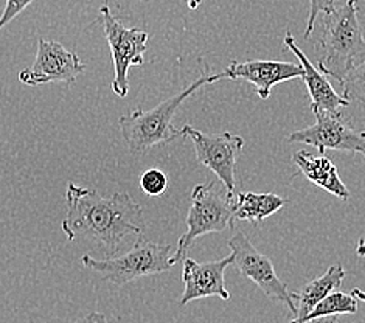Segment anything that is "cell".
<instances>
[{"label": "cell", "instance_id": "cell-1", "mask_svg": "<svg viewBox=\"0 0 365 323\" xmlns=\"http://www.w3.org/2000/svg\"><path fill=\"white\" fill-rule=\"evenodd\" d=\"M66 210L61 229L67 240L103 242L112 257L121 241L140 237L145 229L142 207L128 193L103 198L95 190L71 182L66 191Z\"/></svg>", "mask_w": 365, "mask_h": 323}, {"label": "cell", "instance_id": "cell-2", "mask_svg": "<svg viewBox=\"0 0 365 323\" xmlns=\"http://www.w3.org/2000/svg\"><path fill=\"white\" fill-rule=\"evenodd\" d=\"M204 73L195 83L187 86L184 91L176 93L175 97L162 101L158 106L150 111L137 109L121 116L120 133L125 143L134 154H146L154 146L165 145L182 137L180 130L173 126V117L176 116L178 109L182 106L188 97H191L197 89L205 84L221 81V76L208 73L207 66H204Z\"/></svg>", "mask_w": 365, "mask_h": 323}, {"label": "cell", "instance_id": "cell-3", "mask_svg": "<svg viewBox=\"0 0 365 323\" xmlns=\"http://www.w3.org/2000/svg\"><path fill=\"white\" fill-rule=\"evenodd\" d=\"M319 46L322 55L317 68L342 84L346 73L365 61V39L358 17V0H346L334 13L325 14Z\"/></svg>", "mask_w": 365, "mask_h": 323}, {"label": "cell", "instance_id": "cell-4", "mask_svg": "<svg viewBox=\"0 0 365 323\" xmlns=\"http://www.w3.org/2000/svg\"><path fill=\"white\" fill-rule=\"evenodd\" d=\"M235 196L216 188L213 182L199 183L191 191V205L187 216V232L178 241L171 265L187 258L193 242L208 233H220L233 222Z\"/></svg>", "mask_w": 365, "mask_h": 323}, {"label": "cell", "instance_id": "cell-5", "mask_svg": "<svg viewBox=\"0 0 365 323\" xmlns=\"http://www.w3.org/2000/svg\"><path fill=\"white\" fill-rule=\"evenodd\" d=\"M171 244H155L137 237L134 247L125 255L110 257L104 260H95L91 255H83L81 263L84 267L98 274L104 282L125 286L137 278L146 275L167 272L171 265Z\"/></svg>", "mask_w": 365, "mask_h": 323}, {"label": "cell", "instance_id": "cell-6", "mask_svg": "<svg viewBox=\"0 0 365 323\" xmlns=\"http://www.w3.org/2000/svg\"><path fill=\"white\" fill-rule=\"evenodd\" d=\"M100 19L103 24L104 38H106L115 76L110 83V89L118 97L125 98L129 93L128 72L131 66H143V55L148 50V33L138 29H128L112 14L108 5L100 8Z\"/></svg>", "mask_w": 365, "mask_h": 323}, {"label": "cell", "instance_id": "cell-7", "mask_svg": "<svg viewBox=\"0 0 365 323\" xmlns=\"http://www.w3.org/2000/svg\"><path fill=\"white\" fill-rule=\"evenodd\" d=\"M182 137L190 138L193 142L197 162L212 170L218 179L222 182L225 191L230 196H235V168L237 160L245 148L242 137L230 133L224 134H205L185 125L180 129Z\"/></svg>", "mask_w": 365, "mask_h": 323}, {"label": "cell", "instance_id": "cell-8", "mask_svg": "<svg viewBox=\"0 0 365 323\" xmlns=\"http://www.w3.org/2000/svg\"><path fill=\"white\" fill-rule=\"evenodd\" d=\"M229 247L235 257L233 265L238 267L240 272L254 282L269 299L288 304L295 317L297 314L295 294L289 292L286 284L278 278L271 258L259 253L241 232H237L229 240Z\"/></svg>", "mask_w": 365, "mask_h": 323}, {"label": "cell", "instance_id": "cell-9", "mask_svg": "<svg viewBox=\"0 0 365 323\" xmlns=\"http://www.w3.org/2000/svg\"><path fill=\"white\" fill-rule=\"evenodd\" d=\"M84 71L86 66L73 51L64 48L56 41L39 38L36 59L31 67L19 72V80L31 87L50 83L72 86Z\"/></svg>", "mask_w": 365, "mask_h": 323}, {"label": "cell", "instance_id": "cell-10", "mask_svg": "<svg viewBox=\"0 0 365 323\" xmlns=\"http://www.w3.org/2000/svg\"><path fill=\"white\" fill-rule=\"evenodd\" d=\"M289 143L314 146L320 154L325 150L361 154L365 159V133L354 130L342 120V116L317 113L316 123L288 135Z\"/></svg>", "mask_w": 365, "mask_h": 323}, {"label": "cell", "instance_id": "cell-11", "mask_svg": "<svg viewBox=\"0 0 365 323\" xmlns=\"http://www.w3.org/2000/svg\"><path fill=\"white\" fill-rule=\"evenodd\" d=\"M233 253L220 261L210 263H197V261L185 258L182 263V282L184 292L180 297V307H185L190 302L205 299V297H220L221 300H229L230 292L225 287V269L233 265Z\"/></svg>", "mask_w": 365, "mask_h": 323}, {"label": "cell", "instance_id": "cell-12", "mask_svg": "<svg viewBox=\"0 0 365 323\" xmlns=\"http://www.w3.org/2000/svg\"><path fill=\"white\" fill-rule=\"evenodd\" d=\"M221 80H245L255 87L257 95L262 100L271 97L274 86L295 80L303 76L300 64L282 63V61H246L232 64L220 73Z\"/></svg>", "mask_w": 365, "mask_h": 323}, {"label": "cell", "instance_id": "cell-13", "mask_svg": "<svg viewBox=\"0 0 365 323\" xmlns=\"http://www.w3.org/2000/svg\"><path fill=\"white\" fill-rule=\"evenodd\" d=\"M284 46L297 56L299 63L303 68V81L307 84V89L311 97V111L314 116L317 113H329V116H342L341 109L346 108L350 101L344 95L341 97L334 89L331 83L328 81L325 73H322L319 68L311 63L309 58L303 53V50L294 41L291 31L284 34Z\"/></svg>", "mask_w": 365, "mask_h": 323}, {"label": "cell", "instance_id": "cell-14", "mask_svg": "<svg viewBox=\"0 0 365 323\" xmlns=\"http://www.w3.org/2000/svg\"><path fill=\"white\" fill-rule=\"evenodd\" d=\"M294 163L297 165L299 171L317 187L324 188L333 196L346 200L350 198V190L339 176L337 167L329 157L324 154H311L308 151H297L292 155Z\"/></svg>", "mask_w": 365, "mask_h": 323}, {"label": "cell", "instance_id": "cell-15", "mask_svg": "<svg viewBox=\"0 0 365 323\" xmlns=\"http://www.w3.org/2000/svg\"><path fill=\"white\" fill-rule=\"evenodd\" d=\"M345 278V270L341 265H333L327 272L307 283L302 287L299 294H295L297 302V314L291 320V323H305V319L309 316L311 311L316 308V304L325 299L327 295L334 292L342 284Z\"/></svg>", "mask_w": 365, "mask_h": 323}, {"label": "cell", "instance_id": "cell-16", "mask_svg": "<svg viewBox=\"0 0 365 323\" xmlns=\"http://www.w3.org/2000/svg\"><path fill=\"white\" fill-rule=\"evenodd\" d=\"M286 200L274 193H240L235 196V221H249L254 224L263 222L266 217L280 212Z\"/></svg>", "mask_w": 365, "mask_h": 323}, {"label": "cell", "instance_id": "cell-17", "mask_svg": "<svg viewBox=\"0 0 365 323\" xmlns=\"http://www.w3.org/2000/svg\"><path fill=\"white\" fill-rule=\"evenodd\" d=\"M358 299L353 294H345L342 291H334L327 295L324 300L316 304V308L311 311L309 316L305 319V323L311 320L327 316H341V314H354L358 311Z\"/></svg>", "mask_w": 365, "mask_h": 323}, {"label": "cell", "instance_id": "cell-18", "mask_svg": "<svg viewBox=\"0 0 365 323\" xmlns=\"http://www.w3.org/2000/svg\"><path fill=\"white\" fill-rule=\"evenodd\" d=\"M341 86L346 100L359 101L365 108V61L346 73Z\"/></svg>", "mask_w": 365, "mask_h": 323}, {"label": "cell", "instance_id": "cell-19", "mask_svg": "<svg viewBox=\"0 0 365 323\" xmlns=\"http://www.w3.org/2000/svg\"><path fill=\"white\" fill-rule=\"evenodd\" d=\"M140 187L148 196H160L168 187L167 174L158 168H151L142 174Z\"/></svg>", "mask_w": 365, "mask_h": 323}, {"label": "cell", "instance_id": "cell-20", "mask_svg": "<svg viewBox=\"0 0 365 323\" xmlns=\"http://www.w3.org/2000/svg\"><path fill=\"white\" fill-rule=\"evenodd\" d=\"M309 16H308V24H307V30H305V38L308 39L311 36L312 30L316 27V19L319 13H325V14H331L336 11V4L334 0H309Z\"/></svg>", "mask_w": 365, "mask_h": 323}, {"label": "cell", "instance_id": "cell-21", "mask_svg": "<svg viewBox=\"0 0 365 323\" xmlns=\"http://www.w3.org/2000/svg\"><path fill=\"white\" fill-rule=\"evenodd\" d=\"M34 0H6V5H5V10L0 16V30H2L5 25L10 24L14 17L19 16L25 8L29 5H31Z\"/></svg>", "mask_w": 365, "mask_h": 323}, {"label": "cell", "instance_id": "cell-22", "mask_svg": "<svg viewBox=\"0 0 365 323\" xmlns=\"http://www.w3.org/2000/svg\"><path fill=\"white\" fill-rule=\"evenodd\" d=\"M73 323H108V319H106V316H104V314L93 311V312H89L86 317L76 320Z\"/></svg>", "mask_w": 365, "mask_h": 323}, {"label": "cell", "instance_id": "cell-23", "mask_svg": "<svg viewBox=\"0 0 365 323\" xmlns=\"http://www.w3.org/2000/svg\"><path fill=\"white\" fill-rule=\"evenodd\" d=\"M309 323H342V322L337 316H327V317H319V319L311 320Z\"/></svg>", "mask_w": 365, "mask_h": 323}, {"label": "cell", "instance_id": "cell-24", "mask_svg": "<svg viewBox=\"0 0 365 323\" xmlns=\"http://www.w3.org/2000/svg\"><path fill=\"white\" fill-rule=\"evenodd\" d=\"M356 253H358V257H365V240H359Z\"/></svg>", "mask_w": 365, "mask_h": 323}, {"label": "cell", "instance_id": "cell-25", "mask_svg": "<svg viewBox=\"0 0 365 323\" xmlns=\"http://www.w3.org/2000/svg\"><path fill=\"white\" fill-rule=\"evenodd\" d=\"M185 2H187L190 10H196V8H199V5H201L204 0H185Z\"/></svg>", "mask_w": 365, "mask_h": 323}, {"label": "cell", "instance_id": "cell-26", "mask_svg": "<svg viewBox=\"0 0 365 323\" xmlns=\"http://www.w3.org/2000/svg\"><path fill=\"white\" fill-rule=\"evenodd\" d=\"M351 294H353L358 300L365 302V292H364V291H361V289H353V292H351Z\"/></svg>", "mask_w": 365, "mask_h": 323}]
</instances>
